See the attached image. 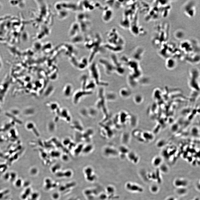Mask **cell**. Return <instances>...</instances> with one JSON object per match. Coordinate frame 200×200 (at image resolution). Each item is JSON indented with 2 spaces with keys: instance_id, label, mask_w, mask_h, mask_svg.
Instances as JSON below:
<instances>
[{
  "instance_id": "cell-1",
  "label": "cell",
  "mask_w": 200,
  "mask_h": 200,
  "mask_svg": "<svg viewBox=\"0 0 200 200\" xmlns=\"http://www.w3.org/2000/svg\"><path fill=\"white\" fill-rule=\"evenodd\" d=\"M196 9V6L194 3L191 1L186 3L184 6V13L186 16L192 18L195 16Z\"/></svg>"
},
{
  "instance_id": "cell-7",
  "label": "cell",
  "mask_w": 200,
  "mask_h": 200,
  "mask_svg": "<svg viewBox=\"0 0 200 200\" xmlns=\"http://www.w3.org/2000/svg\"><path fill=\"white\" fill-rule=\"evenodd\" d=\"M192 200H200V199L199 198L196 197L195 198V199H193Z\"/></svg>"
},
{
  "instance_id": "cell-2",
  "label": "cell",
  "mask_w": 200,
  "mask_h": 200,
  "mask_svg": "<svg viewBox=\"0 0 200 200\" xmlns=\"http://www.w3.org/2000/svg\"><path fill=\"white\" fill-rule=\"evenodd\" d=\"M173 184L177 188L186 187L188 184V182L183 178H178L174 180Z\"/></svg>"
},
{
  "instance_id": "cell-3",
  "label": "cell",
  "mask_w": 200,
  "mask_h": 200,
  "mask_svg": "<svg viewBox=\"0 0 200 200\" xmlns=\"http://www.w3.org/2000/svg\"><path fill=\"white\" fill-rule=\"evenodd\" d=\"M188 192V190L186 187H181L177 188L176 192L180 196H183L185 195Z\"/></svg>"
},
{
  "instance_id": "cell-6",
  "label": "cell",
  "mask_w": 200,
  "mask_h": 200,
  "mask_svg": "<svg viewBox=\"0 0 200 200\" xmlns=\"http://www.w3.org/2000/svg\"><path fill=\"white\" fill-rule=\"evenodd\" d=\"M176 199L173 197H169L167 198L166 200H176Z\"/></svg>"
},
{
  "instance_id": "cell-5",
  "label": "cell",
  "mask_w": 200,
  "mask_h": 200,
  "mask_svg": "<svg viewBox=\"0 0 200 200\" xmlns=\"http://www.w3.org/2000/svg\"><path fill=\"white\" fill-rule=\"evenodd\" d=\"M175 37L178 39H181L184 36V34L181 31H178L175 33Z\"/></svg>"
},
{
  "instance_id": "cell-4",
  "label": "cell",
  "mask_w": 200,
  "mask_h": 200,
  "mask_svg": "<svg viewBox=\"0 0 200 200\" xmlns=\"http://www.w3.org/2000/svg\"><path fill=\"white\" fill-rule=\"evenodd\" d=\"M159 188L158 186L155 184H153L150 187V190L153 193H156L159 191Z\"/></svg>"
},
{
  "instance_id": "cell-8",
  "label": "cell",
  "mask_w": 200,
  "mask_h": 200,
  "mask_svg": "<svg viewBox=\"0 0 200 200\" xmlns=\"http://www.w3.org/2000/svg\"><path fill=\"white\" fill-rule=\"evenodd\" d=\"M176 200H177L176 199Z\"/></svg>"
}]
</instances>
